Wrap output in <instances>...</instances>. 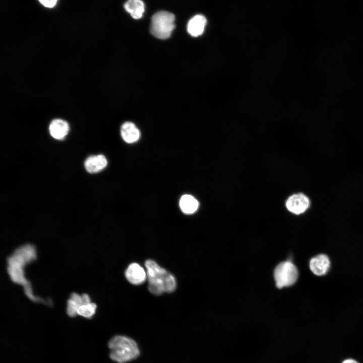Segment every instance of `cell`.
<instances>
[{"label": "cell", "instance_id": "cell-20", "mask_svg": "<svg viewBox=\"0 0 363 363\" xmlns=\"http://www.w3.org/2000/svg\"><path fill=\"white\" fill-rule=\"evenodd\" d=\"M82 305H87L91 303V299L89 295L84 293L81 295Z\"/></svg>", "mask_w": 363, "mask_h": 363}, {"label": "cell", "instance_id": "cell-12", "mask_svg": "<svg viewBox=\"0 0 363 363\" xmlns=\"http://www.w3.org/2000/svg\"><path fill=\"white\" fill-rule=\"evenodd\" d=\"M206 19L202 15L194 16L189 21L187 30L192 36L197 37L201 35L206 24Z\"/></svg>", "mask_w": 363, "mask_h": 363}, {"label": "cell", "instance_id": "cell-4", "mask_svg": "<svg viewBox=\"0 0 363 363\" xmlns=\"http://www.w3.org/2000/svg\"><path fill=\"white\" fill-rule=\"evenodd\" d=\"M297 277V269L290 261L281 262L275 269V281L276 286L279 288L293 284Z\"/></svg>", "mask_w": 363, "mask_h": 363}, {"label": "cell", "instance_id": "cell-7", "mask_svg": "<svg viewBox=\"0 0 363 363\" xmlns=\"http://www.w3.org/2000/svg\"><path fill=\"white\" fill-rule=\"evenodd\" d=\"M310 268L316 275L322 276L326 274L330 267V261L325 254L318 255L310 261Z\"/></svg>", "mask_w": 363, "mask_h": 363}, {"label": "cell", "instance_id": "cell-15", "mask_svg": "<svg viewBox=\"0 0 363 363\" xmlns=\"http://www.w3.org/2000/svg\"><path fill=\"white\" fill-rule=\"evenodd\" d=\"M14 252L21 256L27 264L32 262L37 258L36 248L30 244H26L19 247Z\"/></svg>", "mask_w": 363, "mask_h": 363}, {"label": "cell", "instance_id": "cell-21", "mask_svg": "<svg viewBox=\"0 0 363 363\" xmlns=\"http://www.w3.org/2000/svg\"><path fill=\"white\" fill-rule=\"evenodd\" d=\"M342 363H358L355 360L351 358L346 359Z\"/></svg>", "mask_w": 363, "mask_h": 363}, {"label": "cell", "instance_id": "cell-17", "mask_svg": "<svg viewBox=\"0 0 363 363\" xmlns=\"http://www.w3.org/2000/svg\"><path fill=\"white\" fill-rule=\"evenodd\" d=\"M79 306L71 299L69 298L67 301V313L69 316L74 317L78 315Z\"/></svg>", "mask_w": 363, "mask_h": 363}, {"label": "cell", "instance_id": "cell-18", "mask_svg": "<svg viewBox=\"0 0 363 363\" xmlns=\"http://www.w3.org/2000/svg\"><path fill=\"white\" fill-rule=\"evenodd\" d=\"M70 298L76 302L79 307L82 305L81 295H80L76 292H73L71 294Z\"/></svg>", "mask_w": 363, "mask_h": 363}, {"label": "cell", "instance_id": "cell-9", "mask_svg": "<svg viewBox=\"0 0 363 363\" xmlns=\"http://www.w3.org/2000/svg\"><path fill=\"white\" fill-rule=\"evenodd\" d=\"M51 136L57 140L63 139L68 134L69 126L68 123L61 119L53 120L49 127Z\"/></svg>", "mask_w": 363, "mask_h": 363}, {"label": "cell", "instance_id": "cell-10", "mask_svg": "<svg viewBox=\"0 0 363 363\" xmlns=\"http://www.w3.org/2000/svg\"><path fill=\"white\" fill-rule=\"evenodd\" d=\"M107 164L105 157L101 154L91 156L85 161V167L90 173L98 172L104 168Z\"/></svg>", "mask_w": 363, "mask_h": 363}, {"label": "cell", "instance_id": "cell-8", "mask_svg": "<svg viewBox=\"0 0 363 363\" xmlns=\"http://www.w3.org/2000/svg\"><path fill=\"white\" fill-rule=\"evenodd\" d=\"M7 271L11 280L22 285L24 291L32 289L31 283L25 277L23 267L8 266Z\"/></svg>", "mask_w": 363, "mask_h": 363}, {"label": "cell", "instance_id": "cell-2", "mask_svg": "<svg viewBox=\"0 0 363 363\" xmlns=\"http://www.w3.org/2000/svg\"><path fill=\"white\" fill-rule=\"evenodd\" d=\"M110 358L117 363H126L137 358L140 354L137 342L131 338L116 335L108 342Z\"/></svg>", "mask_w": 363, "mask_h": 363}, {"label": "cell", "instance_id": "cell-14", "mask_svg": "<svg viewBox=\"0 0 363 363\" xmlns=\"http://www.w3.org/2000/svg\"><path fill=\"white\" fill-rule=\"evenodd\" d=\"M124 7L135 19H140L145 11L144 4L140 0H129L125 4Z\"/></svg>", "mask_w": 363, "mask_h": 363}, {"label": "cell", "instance_id": "cell-13", "mask_svg": "<svg viewBox=\"0 0 363 363\" xmlns=\"http://www.w3.org/2000/svg\"><path fill=\"white\" fill-rule=\"evenodd\" d=\"M179 205L181 210L187 214L195 213L199 207V202L193 196L184 195L180 199Z\"/></svg>", "mask_w": 363, "mask_h": 363}, {"label": "cell", "instance_id": "cell-3", "mask_svg": "<svg viewBox=\"0 0 363 363\" xmlns=\"http://www.w3.org/2000/svg\"><path fill=\"white\" fill-rule=\"evenodd\" d=\"M174 15L167 11H160L152 17L150 32L155 37L165 39L170 37L175 27Z\"/></svg>", "mask_w": 363, "mask_h": 363}, {"label": "cell", "instance_id": "cell-19", "mask_svg": "<svg viewBox=\"0 0 363 363\" xmlns=\"http://www.w3.org/2000/svg\"><path fill=\"white\" fill-rule=\"evenodd\" d=\"M39 2L46 7L52 8L55 5L57 1L56 0H41L39 1Z\"/></svg>", "mask_w": 363, "mask_h": 363}, {"label": "cell", "instance_id": "cell-5", "mask_svg": "<svg viewBox=\"0 0 363 363\" xmlns=\"http://www.w3.org/2000/svg\"><path fill=\"white\" fill-rule=\"evenodd\" d=\"M310 205L309 199L303 194H296L290 196L286 201L287 209L295 214L305 212Z\"/></svg>", "mask_w": 363, "mask_h": 363}, {"label": "cell", "instance_id": "cell-16", "mask_svg": "<svg viewBox=\"0 0 363 363\" xmlns=\"http://www.w3.org/2000/svg\"><path fill=\"white\" fill-rule=\"evenodd\" d=\"M97 306L95 303L91 302L87 305H82L78 310V315L87 319H90L96 312Z\"/></svg>", "mask_w": 363, "mask_h": 363}, {"label": "cell", "instance_id": "cell-11", "mask_svg": "<svg viewBox=\"0 0 363 363\" xmlns=\"http://www.w3.org/2000/svg\"><path fill=\"white\" fill-rule=\"evenodd\" d=\"M123 139L128 143H133L138 140L140 133L136 125L130 122L124 123L120 129Z\"/></svg>", "mask_w": 363, "mask_h": 363}, {"label": "cell", "instance_id": "cell-1", "mask_svg": "<svg viewBox=\"0 0 363 363\" xmlns=\"http://www.w3.org/2000/svg\"><path fill=\"white\" fill-rule=\"evenodd\" d=\"M149 291L156 295L164 292L170 293L176 287L174 276L160 267L155 261L148 260L145 263Z\"/></svg>", "mask_w": 363, "mask_h": 363}, {"label": "cell", "instance_id": "cell-6", "mask_svg": "<svg viewBox=\"0 0 363 363\" xmlns=\"http://www.w3.org/2000/svg\"><path fill=\"white\" fill-rule=\"evenodd\" d=\"M125 276L131 283L139 285L145 281L147 273L146 271L139 264L133 263L129 265L126 269Z\"/></svg>", "mask_w": 363, "mask_h": 363}]
</instances>
